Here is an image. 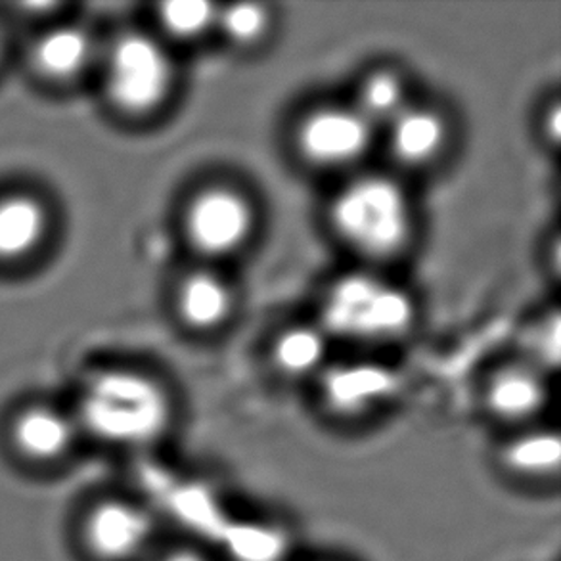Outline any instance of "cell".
<instances>
[{
    "instance_id": "6da1fadb",
    "label": "cell",
    "mask_w": 561,
    "mask_h": 561,
    "mask_svg": "<svg viewBox=\"0 0 561 561\" xmlns=\"http://www.w3.org/2000/svg\"><path fill=\"white\" fill-rule=\"evenodd\" d=\"M73 414L83 439L117 450H148L173 422V401L158 379L110 368L87 379Z\"/></svg>"
},
{
    "instance_id": "7a4b0ae2",
    "label": "cell",
    "mask_w": 561,
    "mask_h": 561,
    "mask_svg": "<svg viewBox=\"0 0 561 561\" xmlns=\"http://www.w3.org/2000/svg\"><path fill=\"white\" fill-rule=\"evenodd\" d=\"M335 234L366 257H393L412 234V202L401 184L383 175L358 176L332 202Z\"/></svg>"
},
{
    "instance_id": "3957f363",
    "label": "cell",
    "mask_w": 561,
    "mask_h": 561,
    "mask_svg": "<svg viewBox=\"0 0 561 561\" xmlns=\"http://www.w3.org/2000/svg\"><path fill=\"white\" fill-rule=\"evenodd\" d=\"M330 334L355 342H387L409 332L414 304L404 289L370 274H350L332 284L322 304Z\"/></svg>"
},
{
    "instance_id": "277c9868",
    "label": "cell",
    "mask_w": 561,
    "mask_h": 561,
    "mask_svg": "<svg viewBox=\"0 0 561 561\" xmlns=\"http://www.w3.org/2000/svg\"><path fill=\"white\" fill-rule=\"evenodd\" d=\"M158 537L156 512L130 494H99L76 522L77 547L89 561H145L160 547Z\"/></svg>"
},
{
    "instance_id": "5b68a950",
    "label": "cell",
    "mask_w": 561,
    "mask_h": 561,
    "mask_svg": "<svg viewBox=\"0 0 561 561\" xmlns=\"http://www.w3.org/2000/svg\"><path fill=\"white\" fill-rule=\"evenodd\" d=\"M110 102L127 115H148L168 100L175 71L168 50L145 33H123L102 56Z\"/></svg>"
},
{
    "instance_id": "8992f818",
    "label": "cell",
    "mask_w": 561,
    "mask_h": 561,
    "mask_svg": "<svg viewBox=\"0 0 561 561\" xmlns=\"http://www.w3.org/2000/svg\"><path fill=\"white\" fill-rule=\"evenodd\" d=\"M83 440L73 410L30 402L15 410L7 427L10 453L33 470H54L76 455Z\"/></svg>"
},
{
    "instance_id": "52a82bcc",
    "label": "cell",
    "mask_w": 561,
    "mask_h": 561,
    "mask_svg": "<svg viewBox=\"0 0 561 561\" xmlns=\"http://www.w3.org/2000/svg\"><path fill=\"white\" fill-rule=\"evenodd\" d=\"M255 213L250 199L230 186H209L190 199L184 230L194 250L225 257L250 240Z\"/></svg>"
},
{
    "instance_id": "ba28073f",
    "label": "cell",
    "mask_w": 561,
    "mask_h": 561,
    "mask_svg": "<svg viewBox=\"0 0 561 561\" xmlns=\"http://www.w3.org/2000/svg\"><path fill=\"white\" fill-rule=\"evenodd\" d=\"M373 129L355 106L317 107L297 125V152L314 168H347L370 148Z\"/></svg>"
},
{
    "instance_id": "9c48e42d",
    "label": "cell",
    "mask_w": 561,
    "mask_h": 561,
    "mask_svg": "<svg viewBox=\"0 0 561 561\" xmlns=\"http://www.w3.org/2000/svg\"><path fill=\"white\" fill-rule=\"evenodd\" d=\"M394 389L389 368L374 363L334 366L322 378V397L340 416H360L386 402Z\"/></svg>"
},
{
    "instance_id": "30bf717a",
    "label": "cell",
    "mask_w": 561,
    "mask_h": 561,
    "mask_svg": "<svg viewBox=\"0 0 561 561\" xmlns=\"http://www.w3.org/2000/svg\"><path fill=\"white\" fill-rule=\"evenodd\" d=\"M99 58L89 31L79 25H60L43 33L31 46V66L54 83H68L83 76Z\"/></svg>"
},
{
    "instance_id": "8fae6325",
    "label": "cell",
    "mask_w": 561,
    "mask_h": 561,
    "mask_svg": "<svg viewBox=\"0 0 561 561\" xmlns=\"http://www.w3.org/2000/svg\"><path fill=\"white\" fill-rule=\"evenodd\" d=\"M547 399V383L537 366H506L486 383V410L506 424L531 422L545 409Z\"/></svg>"
},
{
    "instance_id": "7c38bea8",
    "label": "cell",
    "mask_w": 561,
    "mask_h": 561,
    "mask_svg": "<svg viewBox=\"0 0 561 561\" xmlns=\"http://www.w3.org/2000/svg\"><path fill=\"white\" fill-rule=\"evenodd\" d=\"M447 137V123L430 107L407 106L389 123L391 153L409 168H422L437 160Z\"/></svg>"
},
{
    "instance_id": "4fadbf2b",
    "label": "cell",
    "mask_w": 561,
    "mask_h": 561,
    "mask_svg": "<svg viewBox=\"0 0 561 561\" xmlns=\"http://www.w3.org/2000/svg\"><path fill=\"white\" fill-rule=\"evenodd\" d=\"M48 211L37 197L12 192L0 197V261L18 263L45 242Z\"/></svg>"
},
{
    "instance_id": "5bb4252c",
    "label": "cell",
    "mask_w": 561,
    "mask_h": 561,
    "mask_svg": "<svg viewBox=\"0 0 561 561\" xmlns=\"http://www.w3.org/2000/svg\"><path fill=\"white\" fill-rule=\"evenodd\" d=\"M175 307L183 324L197 332H207L227 322L234 309V294L219 274L194 271L179 282Z\"/></svg>"
},
{
    "instance_id": "9a60e30c",
    "label": "cell",
    "mask_w": 561,
    "mask_h": 561,
    "mask_svg": "<svg viewBox=\"0 0 561 561\" xmlns=\"http://www.w3.org/2000/svg\"><path fill=\"white\" fill-rule=\"evenodd\" d=\"M499 462L519 481L545 483L556 479L561 468L560 435L542 427L524 430L502 445Z\"/></svg>"
},
{
    "instance_id": "2e32d148",
    "label": "cell",
    "mask_w": 561,
    "mask_h": 561,
    "mask_svg": "<svg viewBox=\"0 0 561 561\" xmlns=\"http://www.w3.org/2000/svg\"><path fill=\"white\" fill-rule=\"evenodd\" d=\"M273 365L288 378H304L317 373L327 358V335L312 327L284 330L271 350Z\"/></svg>"
},
{
    "instance_id": "e0dca14e",
    "label": "cell",
    "mask_w": 561,
    "mask_h": 561,
    "mask_svg": "<svg viewBox=\"0 0 561 561\" xmlns=\"http://www.w3.org/2000/svg\"><path fill=\"white\" fill-rule=\"evenodd\" d=\"M407 106H409L407 84L401 76L391 69L374 71L365 77V81L358 87L355 107L373 125L376 123L389 125Z\"/></svg>"
},
{
    "instance_id": "ac0fdd59",
    "label": "cell",
    "mask_w": 561,
    "mask_h": 561,
    "mask_svg": "<svg viewBox=\"0 0 561 561\" xmlns=\"http://www.w3.org/2000/svg\"><path fill=\"white\" fill-rule=\"evenodd\" d=\"M219 8L205 0H173L160 7L161 27L171 37L194 41L217 25Z\"/></svg>"
},
{
    "instance_id": "d6986e66",
    "label": "cell",
    "mask_w": 561,
    "mask_h": 561,
    "mask_svg": "<svg viewBox=\"0 0 561 561\" xmlns=\"http://www.w3.org/2000/svg\"><path fill=\"white\" fill-rule=\"evenodd\" d=\"M217 25L225 33V37L232 41L234 45H257L268 33L271 15L261 4H251V2L230 4V7L220 8L217 12Z\"/></svg>"
},
{
    "instance_id": "ffe728a7",
    "label": "cell",
    "mask_w": 561,
    "mask_h": 561,
    "mask_svg": "<svg viewBox=\"0 0 561 561\" xmlns=\"http://www.w3.org/2000/svg\"><path fill=\"white\" fill-rule=\"evenodd\" d=\"M533 351L539 355L540 360H558V351H560V322L558 319H552L547 324L537 328L533 332Z\"/></svg>"
},
{
    "instance_id": "44dd1931",
    "label": "cell",
    "mask_w": 561,
    "mask_h": 561,
    "mask_svg": "<svg viewBox=\"0 0 561 561\" xmlns=\"http://www.w3.org/2000/svg\"><path fill=\"white\" fill-rule=\"evenodd\" d=\"M145 561H217L209 552L192 545H171L158 547Z\"/></svg>"
}]
</instances>
